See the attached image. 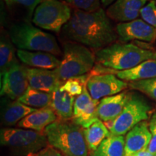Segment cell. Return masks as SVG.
I'll return each instance as SVG.
<instances>
[{
	"mask_svg": "<svg viewBox=\"0 0 156 156\" xmlns=\"http://www.w3.org/2000/svg\"><path fill=\"white\" fill-rule=\"evenodd\" d=\"M147 0H116L108 7L106 15L110 19L120 23L134 20L140 15V10Z\"/></svg>",
	"mask_w": 156,
	"mask_h": 156,
	"instance_id": "4fadbf2b",
	"label": "cell"
},
{
	"mask_svg": "<svg viewBox=\"0 0 156 156\" xmlns=\"http://www.w3.org/2000/svg\"><path fill=\"white\" fill-rule=\"evenodd\" d=\"M116 32L123 42L137 40L153 43L156 40V28L140 19L119 23L116 26Z\"/></svg>",
	"mask_w": 156,
	"mask_h": 156,
	"instance_id": "8fae6325",
	"label": "cell"
},
{
	"mask_svg": "<svg viewBox=\"0 0 156 156\" xmlns=\"http://www.w3.org/2000/svg\"><path fill=\"white\" fill-rule=\"evenodd\" d=\"M7 5L19 6L28 12V16L30 17L34 13L36 7L45 0H5Z\"/></svg>",
	"mask_w": 156,
	"mask_h": 156,
	"instance_id": "f546056e",
	"label": "cell"
},
{
	"mask_svg": "<svg viewBox=\"0 0 156 156\" xmlns=\"http://www.w3.org/2000/svg\"><path fill=\"white\" fill-rule=\"evenodd\" d=\"M72 13L71 7L60 0H45L35 9L32 21L39 28L59 33Z\"/></svg>",
	"mask_w": 156,
	"mask_h": 156,
	"instance_id": "ba28073f",
	"label": "cell"
},
{
	"mask_svg": "<svg viewBox=\"0 0 156 156\" xmlns=\"http://www.w3.org/2000/svg\"><path fill=\"white\" fill-rule=\"evenodd\" d=\"M149 1H153V2H155V4H156V0H149Z\"/></svg>",
	"mask_w": 156,
	"mask_h": 156,
	"instance_id": "836d02e7",
	"label": "cell"
},
{
	"mask_svg": "<svg viewBox=\"0 0 156 156\" xmlns=\"http://www.w3.org/2000/svg\"><path fill=\"white\" fill-rule=\"evenodd\" d=\"M26 74L30 87L43 92L52 93L63 85L55 69L26 67Z\"/></svg>",
	"mask_w": 156,
	"mask_h": 156,
	"instance_id": "7c38bea8",
	"label": "cell"
},
{
	"mask_svg": "<svg viewBox=\"0 0 156 156\" xmlns=\"http://www.w3.org/2000/svg\"><path fill=\"white\" fill-rule=\"evenodd\" d=\"M90 156H125V138L122 135H112L101 142Z\"/></svg>",
	"mask_w": 156,
	"mask_h": 156,
	"instance_id": "44dd1931",
	"label": "cell"
},
{
	"mask_svg": "<svg viewBox=\"0 0 156 156\" xmlns=\"http://www.w3.org/2000/svg\"><path fill=\"white\" fill-rule=\"evenodd\" d=\"M130 95L131 93L124 91L119 94L103 98L97 107L98 118L105 123L114 121L122 112Z\"/></svg>",
	"mask_w": 156,
	"mask_h": 156,
	"instance_id": "9a60e30c",
	"label": "cell"
},
{
	"mask_svg": "<svg viewBox=\"0 0 156 156\" xmlns=\"http://www.w3.org/2000/svg\"><path fill=\"white\" fill-rule=\"evenodd\" d=\"M75 101V96L63 90L60 87L52 93V101L50 106L59 119L69 120L73 118Z\"/></svg>",
	"mask_w": 156,
	"mask_h": 156,
	"instance_id": "d6986e66",
	"label": "cell"
},
{
	"mask_svg": "<svg viewBox=\"0 0 156 156\" xmlns=\"http://www.w3.org/2000/svg\"><path fill=\"white\" fill-rule=\"evenodd\" d=\"M155 156H156V155H155Z\"/></svg>",
	"mask_w": 156,
	"mask_h": 156,
	"instance_id": "d590c367",
	"label": "cell"
},
{
	"mask_svg": "<svg viewBox=\"0 0 156 156\" xmlns=\"http://www.w3.org/2000/svg\"><path fill=\"white\" fill-rule=\"evenodd\" d=\"M62 33L69 41L98 50L114 44L117 39L116 32L102 8L93 12L74 9Z\"/></svg>",
	"mask_w": 156,
	"mask_h": 156,
	"instance_id": "6da1fadb",
	"label": "cell"
},
{
	"mask_svg": "<svg viewBox=\"0 0 156 156\" xmlns=\"http://www.w3.org/2000/svg\"><path fill=\"white\" fill-rule=\"evenodd\" d=\"M9 37L17 48L29 51L47 52L60 56L62 51L53 35L44 32L27 22L13 25Z\"/></svg>",
	"mask_w": 156,
	"mask_h": 156,
	"instance_id": "277c9868",
	"label": "cell"
},
{
	"mask_svg": "<svg viewBox=\"0 0 156 156\" xmlns=\"http://www.w3.org/2000/svg\"><path fill=\"white\" fill-rule=\"evenodd\" d=\"M5 34H2L0 40V75L1 77L12 67L20 64L17 60V56L15 55V45L10 38Z\"/></svg>",
	"mask_w": 156,
	"mask_h": 156,
	"instance_id": "603a6c76",
	"label": "cell"
},
{
	"mask_svg": "<svg viewBox=\"0 0 156 156\" xmlns=\"http://www.w3.org/2000/svg\"><path fill=\"white\" fill-rule=\"evenodd\" d=\"M58 116L51 106L39 108L31 113L17 124V126L25 129L43 132L45 129L55 122Z\"/></svg>",
	"mask_w": 156,
	"mask_h": 156,
	"instance_id": "ac0fdd59",
	"label": "cell"
},
{
	"mask_svg": "<svg viewBox=\"0 0 156 156\" xmlns=\"http://www.w3.org/2000/svg\"><path fill=\"white\" fill-rule=\"evenodd\" d=\"M132 156H138V155H132Z\"/></svg>",
	"mask_w": 156,
	"mask_h": 156,
	"instance_id": "e575fe53",
	"label": "cell"
},
{
	"mask_svg": "<svg viewBox=\"0 0 156 156\" xmlns=\"http://www.w3.org/2000/svg\"><path fill=\"white\" fill-rule=\"evenodd\" d=\"M97 67L103 69V72L101 73L114 74L119 79L130 83L156 78V59L147 60L132 69L123 71H115L98 66H97Z\"/></svg>",
	"mask_w": 156,
	"mask_h": 156,
	"instance_id": "2e32d148",
	"label": "cell"
},
{
	"mask_svg": "<svg viewBox=\"0 0 156 156\" xmlns=\"http://www.w3.org/2000/svg\"><path fill=\"white\" fill-rule=\"evenodd\" d=\"M151 140L149 123L143 121L132 129L125 136V156L146 151Z\"/></svg>",
	"mask_w": 156,
	"mask_h": 156,
	"instance_id": "5bb4252c",
	"label": "cell"
},
{
	"mask_svg": "<svg viewBox=\"0 0 156 156\" xmlns=\"http://www.w3.org/2000/svg\"><path fill=\"white\" fill-rule=\"evenodd\" d=\"M36 110V108L26 106L17 100L11 101L6 103L2 111V124L6 126L15 125Z\"/></svg>",
	"mask_w": 156,
	"mask_h": 156,
	"instance_id": "ffe728a7",
	"label": "cell"
},
{
	"mask_svg": "<svg viewBox=\"0 0 156 156\" xmlns=\"http://www.w3.org/2000/svg\"><path fill=\"white\" fill-rule=\"evenodd\" d=\"M130 88L138 90L156 101V78L132 82L128 84Z\"/></svg>",
	"mask_w": 156,
	"mask_h": 156,
	"instance_id": "d4e9b609",
	"label": "cell"
},
{
	"mask_svg": "<svg viewBox=\"0 0 156 156\" xmlns=\"http://www.w3.org/2000/svg\"><path fill=\"white\" fill-rule=\"evenodd\" d=\"M63 50L61 64L55 69L62 82L85 75L95 67V55L84 45L69 41L64 44Z\"/></svg>",
	"mask_w": 156,
	"mask_h": 156,
	"instance_id": "5b68a950",
	"label": "cell"
},
{
	"mask_svg": "<svg viewBox=\"0 0 156 156\" xmlns=\"http://www.w3.org/2000/svg\"><path fill=\"white\" fill-rule=\"evenodd\" d=\"M17 101L29 107L34 108H43L51 106L52 93L38 90L29 86L25 94Z\"/></svg>",
	"mask_w": 156,
	"mask_h": 156,
	"instance_id": "cb8c5ba5",
	"label": "cell"
},
{
	"mask_svg": "<svg viewBox=\"0 0 156 156\" xmlns=\"http://www.w3.org/2000/svg\"><path fill=\"white\" fill-rule=\"evenodd\" d=\"M95 55L98 67L115 71L129 69L147 60L156 59L155 51L122 43H114L98 50Z\"/></svg>",
	"mask_w": 156,
	"mask_h": 156,
	"instance_id": "7a4b0ae2",
	"label": "cell"
},
{
	"mask_svg": "<svg viewBox=\"0 0 156 156\" xmlns=\"http://www.w3.org/2000/svg\"><path fill=\"white\" fill-rule=\"evenodd\" d=\"M84 135L88 150L93 152L103 140L111 135V132L104 123L98 119L87 128L84 129Z\"/></svg>",
	"mask_w": 156,
	"mask_h": 156,
	"instance_id": "7402d4cb",
	"label": "cell"
},
{
	"mask_svg": "<svg viewBox=\"0 0 156 156\" xmlns=\"http://www.w3.org/2000/svg\"><path fill=\"white\" fill-rule=\"evenodd\" d=\"M93 99L90 96L87 89L86 84L83 85V91L80 95L75 98V104H74V115L73 118L80 115L84 111L90 106L93 103Z\"/></svg>",
	"mask_w": 156,
	"mask_h": 156,
	"instance_id": "83f0119b",
	"label": "cell"
},
{
	"mask_svg": "<svg viewBox=\"0 0 156 156\" xmlns=\"http://www.w3.org/2000/svg\"><path fill=\"white\" fill-rule=\"evenodd\" d=\"M16 53L20 61L32 68L54 70L57 69L61 64V61L55 55L47 52L18 49Z\"/></svg>",
	"mask_w": 156,
	"mask_h": 156,
	"instance_id": "e0dca14e",
	"label": "cell"
},
{
	"mask_svg": "<svg viewBox=\"0 0 156 156\" xmlns=\"http://www.w3.org/2000/svg\"><path fill=\"white\" fill-rule=\"evenodd\" d=\"M1 95L12 101L23 96L29 87L26 67L18 64L11 67L1 77Z\"/></svg>",
	"mask_w": 156,
	"mask_h": 156,
	"instance_id": "30bf717a",
	"label": "cell"
},
{
	"mask_svg": "<svg viewBox=\"0 0 156 156\" xmlns=\"http://www.w3.org/2000/svg\"><path fill=\"white\" fill-rule=\"evenodd\" d=\"M77 10L93 12L101 9V0H60Z\"/></svg>",
	"mask_w": 156,
	"mask_h": 156,
	"instance_id": "484cf974",
	"label": "cell"
},
{
	"mask_svg": "<svg viewBox=\"0 0 156 156\" xmlns=\"http://www.w3.org/2000/svg\"><path fill=\"white\" fill-rule=\"evenodd\" d=\"M140 15L142 20L156 28V4L155 2L150 1L146 4L140 10Z\"/></svg>",
	"mask_w": 156,
	"mask_h": 156,
	"instance_id": "f1b7e54d",
	"label": "cell"
},
{
	"mask_svg": "<svg viewBox=\"0 0 156 156\" xmlns=\"http://www.w3.org/2000/svg\"><path fill=\"white\" fill-rule=\"evenodd\" d=\"M88 77V76L83 75L80 77L71 78L64 82L61 88L63 90L67 91L73 96H78L83 93V85L86 84Z\"/></svg>",
	"mask_w": 156,
	"mask_h": 156,
	"instance_id": "4316f807",
	"label": "cell"
},
{
	"mask_svg": "<svg viewBox=\"0 0 156 156\" xmlns=\"http://www.w3.org/2000/svg\"><path fill=\"white\" fill-rule=\"evenodd\" d=\"M0 140L2 145L23 155L38 154L48 144L44 132L19 128L2 129Z\"/></svg>",
	"mask_w": 156,
	"mask_h": 156,
	"instance_id": "8992f818",
	"label": "cell"
},
{
	"mask_svg": "<svg viewBox=\"0 0 156 156\" xmlns=\"http://www.w3.org/2000/svg\"><path fill=\"white\" fill-rule=\"evenodd\" d=\"M149 129L151 133V140L147 151L152 155H156V112L152 114L149 122Z\"/></svg>",
	"mask_w": 156,
	"mask_h": 156,
	"instance_id": "4dcf8cb0",
	"label": "cell"
},
{
	"mask_svg": "<svg viewBox=\"0 0 156 156\" xmlns=\"http://www.w3.org/2000/svg\"><path fill=\"white\" fill-rule=\"evenodd\" d=\"M87 89L93 100L119 94L125 90L129 85L112 73L93 74L86 83Z\"/></svg>",
	"mask_w": 156,
	"mask_h": 156,
	"instance_id": "9c48e42d",
	"label": "cell"
},
{
	"mask_svg": "<svg viewBox=\"0 0 156 156\" xmlns=\"http://www.w3.org/2000/svg\"><path fill=\"white\" fill-rule=\"evenodd\" d=\"M44 132L49 145L64 156H87L88 147L84 129L74 122L58 119L48 125Z\"/></svg>",
	"mask_w": 156,
	"mask_h": 156,
	"instance_id": "3957f363",
	"label": "cell"
},
{
	"mask_svg": "<svg viewBox=\"0 0 156 156\" xmlns=\"http://www.w3.org/2000/svg\"><path fill=\"white\" fill-rule=\"evenodd\" d=\"M36 156H64L60 153L58 150L51 147V146H47L41 151L36 154Z\"/></svg>",
	"mask_w": 156,
	"mask_h": 156,
	"instance_id": "1f68e13d",
	"label": "cell"
},
{
	"mask_svg": "<svg viewBox=\"0 0 156 156\" xmlns=\"http://www.w3.org/2000/svg\"><path fill=\"white\" fill-rule=\"evenodd\" d=\"M115 1L116 0H101V4H102L103 7H107V6L112 5V3Z\"/></svg>",
	"mask_w": 156,
	"mask_h": 156,
	"instance_id": "d6a6232c",
	"label": "cell"
},
{
	"mask_svg": "<svg viewBox=\"0 0 156 156\" xmlns=\"http://www.w3.org/2000/svg\"><path fill=\"white\" fill-rule=\"evenodd\" d=\"M151 110L147 101L141 95L131 93L125 106L119 116L113 122L108 123V129L112 135H122L128 133L139 123L149 118Z\"/></svg>",
	"mask_w": 156,
	"mask_h": 156,
	"instance_id": "52a82bcc",
	"label": "cell"
}]
</instances>
